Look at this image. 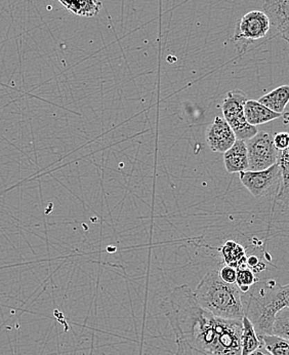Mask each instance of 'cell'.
I'll return each mask as SVG.
<instances>
[{"mask_svg":"<svg viewBox=\"0 0 289 355\" xmlns=\"http://www.w3.org/2000/svg\"><path fill=\"white\" fill-rule=\"evenodd\" d=\"M236 140L235 132L224 117H216L213 125L207 128V144L213 153H226L234 145Z\"/></svg>","mask_w":289,"mask_h":355,"instance_id":"8","label":"cell"},{"mask_svg":"<svg viewBox=\"0 0 289 355\" xmlns=\"http://www.w3.org/2000/svg\"><path fill=\"white\" fill-rule=\"evenodd\" d=\"M270 31L271 22L264 10H252L239 20L234 34V42L241 53L254 42L267 37Z\"/></svg>","mask_w":289,"mask_h":355,"instance_id":"5","label":"cell"},{"mask_svg":"<svg viewBox=\"0 0 289 355\" xmlns=\"http://www.w3.org/2000/svg\"><path fill=\"white\" fill-rule=\"evenodd\" d=\"M264 12L269 17L271 30L289 44V0H265Z\"/></svg>","mask_w":289,"mask_h":355,"instance_id":"9","label":"cell"},{"mask_svg":"<svg viewBox=\"0 0 289 355\" xmlns=\"http://www.w3.org/2000/svg\"><path fill=\"white\" fill-rule=\"evenodd\" d=\"M259 102L262 103L274 112L282 114L289 103V85H281L277 87L267 95L261 97Z\"/></svg>","mask_w":289,"mask_h":355,"instance_id":"13","label":"cell"},{"mask_svg":"<svg viewBox=\"0 0 289 355\" xmlns=\"http://www.w3.org/2000/svg\"><path fill=\"white\" fill-rule=\"evenodd\" d=\"M244 315L254 324L259 338L272 335L276 313L289 307V284L282 286L273 279L259 280L245 294H242Z\"/></svg>","mask_w":289,"mask_h":355,"instance_id":"2","label":"cell"},{"mask_svg":"<svg viewBox=\"0 0 289 355\" xmlns=\"http://www.w3.org/2000/svg\"><path fill=\"white\" fill-rule=\"evenodd\" d=\"M236 284L240 288L242 294L247 293L250 288L260 280L256 277V273L252 269L248 268L247 266L242 267V268L236 269Z\"/></svg>","mask_w":289,"mask_h":355,"instance_id":"19","label":"cell"},{"mask_svg":"<svg viewBox=\"0 0 289 355\" xmlns=\"http://www.w3.org/2000/svg\"><path fill=\"white\" fill-rule=\"evenodd\" d=\"M161 308L175 338L197 355H241L242 320H225L203 309L187 284L173 288Z\"/></svg>","mask_w":289,"mask_h":355,"instance_id":"1","label":"cell"},{"mask_svg":"<svg viewBox=\"0 0 289 355\" xmlns=\"http://www.w3.org/2000/svg\"><path fill=\"white\" fill-rule=\"evenodd\" d=\"M244 115L249 125L256 127V125H264V123L275 121L281 117L282 114L274 112L271 109L256 100H247L244 105Z\"/></svg>","mask_w":289,"mask_h":355,"instance_id":"11","label":"cell"},{"mask_svg":"<svg viewBox=\"0 0 289 355\" xmlns=\"http://www.w3.org/2000/svg\"><path fill=\"white\" fill-rule=\"evenodd\" d=\"M248 355H272L270 354L269 352H268L267 349H265V346L261 345L260 347L258 348V349L254 350V352H252V354Z\"/></svg>","mask_w":289,"mask_h":355,"instance_id":"24","label":"cell"},{"mask_svg":"<svg viewBox=\"0 0 289 355\" xmlns=\"http://www.w3.org/2000/svg\"><path fill=\"white\" fill-rule=\"evenodd\" d=\"M277 164L281 170V180L276 193V202L289 207V147L286 150L280 151Z\"/></svg>","mask_w":289,"mask_h":355,"instance_id":"15","label":"cell"},{"mask_svg":"<svg viewBox=\"0 0 289 355\" xmlns=\"http://www.w3.org/2000/svg\"><path fill=\"white\" fill-rule=\"evenodd\" d=\"M273 141L278 151L286 150L289 147V134L286 132H277L273 136Z\"/></svg>","mask_w":289,"mask_h":355,"instance_id":"21","label":"cell"},{"mask_svg":"<svg viewBox=\"0 0 289 355\" xmlns=\"http://www.w3.org/2000/svg\"><path fill=\"white\" fill-rule=\"evenodd\" d=\"M248 154V171L258 172L277 164L280 151L274 145L273 136L261 130L256 136L245 141Z\"/></svg>","mask_w":289,"mask_h":355,"instance_id":"6","label":"cell"},{"mask_svg":"<svg viewBox=\"0 0 289 355\" xmlns=\"http://www.w3.org/2000/svg\"><path fill=\"white\" fill-rule=\"evenodd\" d=\"M175 355H197L189 345L181 339H177V352Z\"/></svg>","mask_w":289,"mask_h":355,"instance_id":"23","label":"cell"},{"mask_svg":"<svg viewBox=\"0 0 289 355\" xmlns=\"http://www.w3.org/2000/svg\"><path fill=\"white\" fill-rule=\"evenodd\" d=\"M246 265H247L248 268L252 269L256 275V273L262 272L265 268V263L263 262L258 256H254V254L247 257Z\"/></svg>","mask_w":289,"mask_h":355,"instance_id":"22","label":"cell"},{"mask_svg":"<svg viewBox=\"0 0 289 355\" xmlns=\"http://www.w3.org/2000/svg\"><path fill=\"white\" fill-rule=\"evenodd\" d=\"M261 341L272 355H289V341L276 335H263Z\"/></svg>","mask_w":289,"mask_h":355,"instance_id":"17","label":"cell"},{"mask_svg":"<svg viewBox=\"0 0 289 355\" xmlns=\"http://www.w3.org/2000/svg\"><path fill=\"white\" fill-rule=\"evenodd\" d=\"M220 273V279L224 280L227 284H236L237 279V270L234 267L229 266V265H225L218 271Z\"/></svg>","mask_w":289,"mask_h":355,"instance_id":"20","label":"cell"},{"mask_svg":"<svg viewBox=\"0 0 289 355\" xmlns=\"http://www.w3.org/2000/svg\"><path fill=\"white\" fill-rule=\"evenodd\" d=\"M62 6L76 16L95 17L100 12L103 3L100 0H59Z\"/></svg>","mask_w":289,"mask_h":355,"instance_id":"12","label":"cell"},{"mask_svg":"<svg viewBox=\"0 0 289 355\" xmlns=\"http://www.w3.org/2000/svg\"><path fill=\"white\" fill-rule=\"evenodd\" d=\"M198 304L218 318L242 320V293L237 284H227L218 270L209 271L194 292Z\"/></svg>","mask_w":289,"mask_h":355,"instance_id":"3","label":"cell"},{"mask_svg":"<svg viewBox=\"0 0 289 355\" xmlns=\"http://www.w3.org/2000/svg\"><path fill=\"white\" fill-rule=\"evenodd\" d=\"M239 178L244 187L252 194V196L259 198L268 196L275 190L277 193L281 180V170L279 164H275L267 170L239 173Z\"/></svg>","mask_w":289,"mask_h":355,"instance_id":"7","label":"cell"},{"mask_svg":"<svg viewBox=\"0 0 289 355\" xmlns=\"http://www.w3.org/2000/svg\"><path fill=\"white\" fill-rule=\"evenodd\" d=\"M224 164L230 174L248 171V154L245 141L236 140L232 147L224 153Z\"/></svg>","mask_w":289,"mask_h":355,"instance_id":"10","label":"cell"},{"mask_svg":"<svg viewBox=\"0 0 289 355\" xmlns=\"http://www.w3.org/2000/svg\"><path fill=\"white\" fill-rule=\"evenodd\" d=\"M247 100V96L241 89H233L227 94L222 101V115L232 128L237 140H249L259 132L256 127L247 123L244 115V105Z\"/></svg>","mask_w":289,"mask_h":355,"instance_id":"4","label":"cell"},{"mask_svg":"<svg viewBox=\"0 0 289 355\" xmlns=\"http://www.w3.org/2000/svg\"><path fill=\"white\" fill-rule=\"evenodd\" d=\"M241 355H248L258 349L263 342L259 338L254 324L245 315L242 318Z\"/></svg>","mask_w":289,"mask_h":355,"instance_id":"16","label":"cell"},{"mask_svg":"<svg viewBox=\"0 0 289 355\" xmlns=\"http://www.w3.org/2000/svg\"><path fill=\"white\" fill-rule=\"evenodd\" d=\"M272 335L279 336L289 341V307L282 308L276 313Z\"/></svg>","mask_w":289,"mask_h":355,"instance_id":"18","label":"cell"},{"mask_svg":"<svg viewBox=\"0 0 289 355\" xmlns=\"http://www.w3.org/2000/svg\"><path fill=\"white\" fill-rule=\"evenodd\" d=\"M220 253H222L225 263L229 266L234 267L236 269L247 266L246 265L247 256H246L245 249L236 241H227L220 249Z\"/></svg>","mask_w":289,"mask_h":355,"instance_id":"14","label":"cell"}]
</instances>
